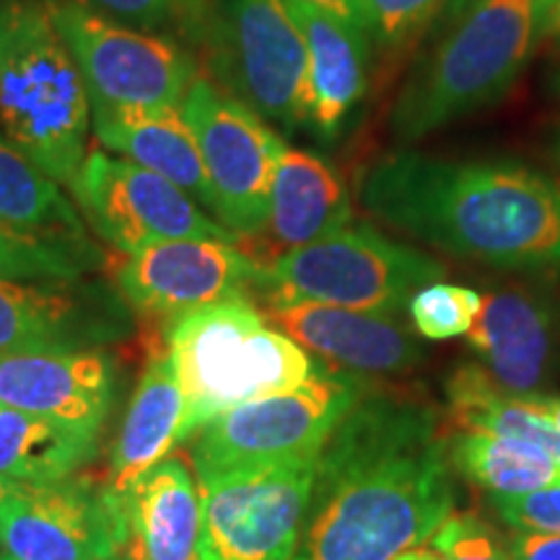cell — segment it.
<instances>
[{
    "mask_svg": "<svg viewBox=\"0 0 560 560\" xmlns=\"http://www.w3.org/2000/svg\"><path fill=\"white\" fill-rule=\"evenodd\" d=\"M454 499L436 410L366 389L322 446L291 560H395L431 540Z\"/></svg>",
    "mask_w": 560,
    "mask_h": 560,
    "instance_id": "1",
    "label": "cell"
},
{
    "mask_svg": "<svg viewBox=\"0 0 560 560\" xmlns=\"http://www.w3.org/2000/svg\"><path fill=\"white\" fill-rule=\"evenodd\" d=\"M359 198L382 223L454 257L560 265V187L516 161L395 151L363 172Z\"/></svg>",
    "mask_w": 560,
    "mask_h": 560,
    "instance_id": "2",
    "label": "cell"
},
{
    "mask_svg": "<svg viewBox=\"0 0 560 560\" xmlns=\"http://www.w3.org/2000/svg\"><path fill=\"white\" fill-rule=\"evenodd\" d=\"M439 39L397 91L389 130L412 143L506 96L537 47V0H450Z\"/></svg>",
    "mask_w": 560,
    "mask_h": 560,
    "instance_id": "3",
    "label": "cell"
},
{
    "mask_svg": "<svg viewBox=\"0 0 560 560\" xmlns=\"http://www.w3.org/2000/svg\"><path fill=\"white\" fill-rule=\"evenodd\" d=\"M91 102L50 0H0V132L70 185L86 159Z\"/></svg>",
    "mask_w": 560,
    "mask_h": 560,
    "instance_id": "4",
    "label": "cell"
},
{
    "mask_svg": "<svg viewBox=\"0 0 560 560\" xmlns=\"http://www.w3.org/2000/svg\"><path fill=\"white\" fill-rule=\"evenodd\" d=\"M166 355L185 397V441L231 408L299 387L317 369L247 296L174 319Z\"/></svg>",
    "mask_w": 560,
    "mask_h": 560,
    "instance_id": "5",
    "label": "cell"
},
{
    "mask_svg": "<svg viewBox=\"0 0 560 560\" xmlns=\"http://www.w3.org/2000/svg\"><path fill=\"white\" fill-rule=\"evenodd\" d=\"M441 278L444 265L431 255L361 223L262 265L257 291L265 306L310 301L395 317L412 293Z\"/></svg>",
    "mask_w": 560,
    "mask_h": 560,
    "instance_id": "6",
    "label": "cell"
},
{
    "mask_svg": "<svg viewBox=\"0 0 560 560\" xmlns=\"http://www.w3.org/2000/svg\"><path fill=\"white\" fill-rule=\"evenodd\" d=\"M366 389L363 376L317 361L299 387L257 397L202 425L192 436L195 475L202 480L240 467L317 457Z\"/></svg>",
    "mask_w": 560,
    "mask_h": 560,
    "instance_id": "7",
    "label": "cell"
},
{
    "mask_svg": "<svg viewBox=\"0 0 560 560\" xmlns=\"http://www.w3.org/2000/svg\"><path fill=\"white\" fill-rule=\"evenodd\" d=\"M206 34L231 96L283 130L310 128V55L285 0H221Z\"/></svg>",
    "mask_w": 560,
    "mask_h": 560,
    "instance_id": "8",
    "label": "cell"
},
{
    "mask_svg": "<svg viewBox=\"0 0 560 560\" xmlns=\"http://www.w3.org/2000/svg\"><path fill=\"white\" fill-rule=\"evenodd\" d=\"M182 115L198 143L213 219L236 240L260 236L285 140L255 109L200 75L187 91Z\"/></svg>",
    "mask_w": 560,
    "mask_h": 560,
    "instance_id": "9",
    "label": "cell"
},
{
    "mask_svg": "<svg viewBox=\"0 0 560 560\" xmlns=\"http://www.w3.org/2000/svg\"><path fill=\"white\" fill-rule=\"evenodd\" d=\"M50 11L86 81L91 109H182L198 66L177 39L132 30L86 0H50Z\"/></svg>",
    "mask_w": 560,
    "mask_h": 560,
    "instance_id": "10",
    "label": "cell"
},
{
    "mask_svg": "<svg viewBox=\"0 0 560 560\" xmlns=\"http://www.w3.org/2000/svg\"><path fill=\"white\" fill-rule=\"evenodd\" d=\"M317 457L240 467L198 480V560H291Z\"/></svg>",
    "mask_w": 560,
    "mask_h": 560,
    "instance_id": "11",
    "label": "cell"
},
{
    "mask_svg": "<svg viewBox=\"0 0 560 560\" xmlns=\"http://www.w3.org/2000/svg\"><path fill=\"white\" fill-rule=\"evenodd\" d=\"M70 187L102 240L128 255L170 240L240 242L174 182L107 149L86 153Z\"/></svg>",
    "mask_w": 560,
    "mask_h": 560,
    "instance_id": "12",
    "label": "cell"
},
{
    "mask_svg": "<svg viewBox=\"0 0 560 560\" xmlns=\"http://www.w3.org/2000/svg\"><path fill=\"white\" fill-rule=\"evenodd\" d=\"M262 265L236 242L170 240L136 252L117 268V291L132 310L185 317L257 289Z\"/></svg>",
    "mask_w": 560,
    "mask_h": 560,
    "instance_id": "13",
    "label": "cell"
},
{
    "mask_svg": "<svg viewBox=\"0 0 560 560\" xmlns=\"http://www.w3.org/2000/svg\"><path fill=\"white\" fill-rule=\"evenodd\" d=\"M120 291L91 280L0 278V355L102 348L128 335Z\"/></svg>",
    "mask_w": 560,
    "mask_h": 560,
    "instance_id": "14",
    "label": "cell"
},
{
    "mask_svg": "<svg viewBox=\"0 0 560 560\" xmlns=\"http://www.w3.org/2000/svg\"><path fill=\"white\" fill-rule=\"evenodd\" d=\"M0 552L13 560H115L117 514L86 480L30 486L0 509Z\"/></svg>",
    "mask_w": 560,
    "mask_h": 560,
    "instance_id": "15",
    "label": "cell"
},
{
    "mask_svg": "<svg viewBox=\"0 0 560 560\" xmlns=\"http://www.w3.org/2000/svg\"><path fill=\"white\" fill-rule=\"evenodd\" d=\"M115 361L102 348L0 355V402L96 433L115 402Z\"/></svg>",
    "mask_w": 560,
    "mask_h": 560,
    "instance_id": "16",
    "label": "cell"
},
{
    "mask_svg": "<svg viewBox=\"0 0 560 560\" xmlns=\"http://www.w3.org/2000/svg\"><path fill=\"white\" fill-rule=\"evenodd\" d=\"M268 319L304 350L359 376L402 374L423 361V348L395 317L327 304H276Z\"/></svg>",
    "mask_w": 560,
    "mask_h": 560,
    "instance_id": "17",
    "label": "cell"
},
{
    "mask_svg": "<svg viewBox=\"0 0 560 560\" xmlns=\"http://www.w3.org/2000/svg\"><path fill=\"white\" fill-rule=\"evenodd\" d=\"M467 342L488 374L516 397H540L556 371V314L540 293L501 289L482 296Z\"/></svg>",
    "mask_w": 560,
    "mask_h": 560,
    "instance_id": "18",
    "label": "cell"
},
{
    "mask_svg": "<svg viewBox=\"0 0 560 560\" xmlns=\"http://www.w3.org/2000/svg\"><path fill=\"white\" fill-rule=\"evenodd\" d=\"M112 509L115 560H198L200 490L185 459L159 462Z\"/></svg>",
    "mask_w": 560,
    "mask_h": 560,
    "instance_id": "19",
    "label": "cell"
},
{
    "mask_svg": "<svg viewBox=\"0 0 560 560\" xmlns=\"http://www.w3.org/2000/svg\"><path fill=\"white\" fill-rule=\"evenodd\" d=\"M285 3L310 55V128L322 138H335L366 96L369 34L304 3Z\"/></svg>",
    "mask_w": 560,
    "mask_h": 560,
    "instance_id": "20",
    "label": "cell"
},
{
    "mask_svg": "<svg viewBox=\"0 0 560 560\" xmlns=\"http://www.w3.org/2000/svg\"><path fill=\"white\" fill-rule=\"evenodd\" d=\"M350 219L353 206L348 187L330 161L285 145L272 179L268 223L262 231L278 255L338 234L350 226Z\"/></svg>",
    "mask_w": 560,
    "mask_h": 560,
    "instance_id": "21",
    "label": "cell"
},
{
    "mask_svg": "<svg viewBox=\"0 0 560 560\" xmlns=\"http://www.w3.org/2000/svg\"><path fill=\"white\" fill-rule=\"evenodd\" d=\"M91 130L107 151L174 182L198 206H210L198 143L179 107L91 109Z\"/></svg>",
    "mask_w": 560,
    "mask_h": 560,
    "instance_id": "22",
    "label": "cell"
},
{
    "mask_svg": "<svg viewBox=\"0 0 560 560\" xmlns=\"http://www.w3.org/2000/svg\"><path fill=\"white\" fill-rule=\"evenodd\" d=\"M179 441H185V397L170 355H159L140 376L112 450L109 480L104 486L112 506H117L145 472L170 457Z\"/></svg>",
    "mask_w": 560,
    "mask_h": 560,
    "instance_id": "23",
    "label": "cell"
},
{
    "mask_svg": "<svg viewBox=\"0 0 560 560\" xmlns=\"http://www.w3.org/2000/svg\"><path fill=\"white\" fill-rule=\"evenodd\" d=\"M446 410L454 431L522 439L542 446L560 462V429L537 397H516L501 387L486 366L467 363L446 382Z\"/></svg>",
    "mask_w": 560,
    "mask_h": 560,
    "instance_id": "24",
    "label": "cell"
},
{
    "mask_svg": "<svg viewBox=\"0 0 560 560\" xmlns=\"http://www.w3.org/2000/svg\"><path fill=\"white\" fill-rule=\"evenodd\" d=\"M96 454V433L0 402V475L24 486L73 478Z\"/></svg>",
    "mask_w": 560,
    "mask_h": 560,
    "instance_id": "25",
    "label": "cell"
},
{
    "mask_svg": "<svg viewBox=\"0 0 560 560\" xmlns=\"http://www.w3.org/2000/svg\"><path fill=\"white\" fill-rule=\"evenodd\" d=\"M446 450L454 470L490 495H527L560 486V462L532 441L454 431Z\"/></svg>",
    "mask_w": 560,
    "mask_h": 560,
    "instance_id": "26",
    "label": "cell"
},
{
    "mask_svg": "<svg viewBox=\"0 0 560 560\" xmlns=\"http://www.w3.org/2000/svg\"><path fill=\"white\" fill-rule=\"evenodd\" d=\"M0 221L34 231L86 234L81 213L34 161L0 132Z\"/></svg>",
    "mask_w": 560,
    "mask_h": 560,
    "instance_id": "27",
    "label": "cell"
},
{
    "mask_svg": "<svg viewBox=\"0 0 560 560\" xmlns=\"http://www.w3.org/2000/svg\"><path fill=\"white\" fill-rule=\"evenodd\" d=\"M100 265L102 252L86 234L34 231L0 221V278L81 280Z\"/></svg>",
    "mask_w": 560,
    "mask_h": 560,
    "instance_id": "28",
    "label": "cell"
},
{
    "mask_svg": "<svg viewBox=\"0 0 560 560\" xmlns=\"http://www.w3.org/2000/svg\"><path fill=\"white\" fill-rule=\"evenodd\" d=\"M482 306V296L467 285L433 280L408 299L412 327L429 340H452L472 330Z\"/></svg>",
    "mask_w": 560,
    "mask_h": 560,
    "instance_id": "29",
    "label": "cell"
},
{
    "mask_svg": "<svg viewBox=\"0 0 560 560\" xmlns=\"http://www.w3.org/2000/svg\"><path fill=\"white\" fill-rule=\"evenodd\" d=\"M96 11H104L132 30L200 37L208 30L206 0H86Z\"/></svg>",
    "mask_w": 560,
    "mask_h": 560,
    "instance_id": "30",
    "label": "cell"
},
{
    "mask_svg": "<svg viewBox=\"0 0 560 560\" xmlns=\"http://www.w3.org/2000/svg\"><path fill=\"white\" fill-rule=\"evenodd\" d=\"M450 0H363L366 34L382 50L397 52L408 47Z\"/></svg>",
    "mask_w": 560,
    "mask_h": 560,
    "instance_id": "31",
    "label": "cell"
},
{
    "mask_svg": "<svg viewBox=\"0 0 560 560\" xmlns=\"http://www.w3.org/2000/svg\"><path fill=\"white\" fill-rule=\"evenodd\" d=\"M431 545L446 560H514L509 542L480 516L452 514L433 532Z\"/></svg>",
    "mask_w": 560,
    "mask_h": 560,
    "instance_id": "32",
    "label": "cell"
},
{
    "mask_svg": "<svg viewBox=\"0 0 560 560\" xmlns=\"http://www.w3.org/2000/svg\"><path fill=\"white\" fill-rule=\"evenodd\" d=\"M495 514L511 529L560 535V486L527 495H490Z\"/></svg>",
    "mask_w": 560,
    "mask_h": 560,
    "instance_id": "33",
    "label": "cell"
},
{
    "mask_svg": "<svg viewBox=\"0 0 560 560\" xmlns=\"http://www.w3.org/2000/svg\"><path fill=\"white\" fill-rule=\"evenodd\" d=\"M506 542L514 560H560V535L511 529Z\"/></svg>",
    "mask_w": 560,
    "mask_h": 560,
    "instance_id": "34",
    "label": "cell"
},
{
    "mask_svg": "<svg viewBox=\"0 0 560 560\" xmlns=\"http://www.w3.org/2000/svg\"><path fill=\"white\" fill-rule=\"evenodd\" d=\"M293 3H304L310 9H317L322 13L338 16L346 24L359 26L366 32V13H363V0H293Z\"/></svg>",
    "mask_w": 560,
    "mask_h": 560,
    "instance_id": "35",
    "label": "cell"
},
{
    "mask_svg": "<svg viewBox=\"0 0 560 560\" xmlns=\"http://www.w3.org/2000/svg\"><path fill=\"white\" fill-rule=\"evenodd\" d=\"M560 50V0H537V45Z\"/></svg>",
    "mask_w": 560,
    "mask_h": 560,
    "instance_id": "36",
    "label": "cell"
},
{
    "mask_svg": "<svg viewBox=\"0 0 560 560\" xmlns=\"http://www.w3.org/2000/svg\"><path fill=\"white\" fill-rule=\"evenodd\" d=\"M26 488L30 486H24V482H16L11 478H3V475H0V509L9 506V503L16 499V495L24 493Z\"/></svg>",
    "mask_w": 560,
    "mask_h": 560,
    "instance_id": "37",
    "label": "cell"
},
{
    "mask_svg": "<svg viewBox=\"0 0 560 560\" xmlns=\"http://www.w3.org/2000/svg\"><path fill=\"white\" fill-rule=\"evenodd\" d=\"M395 560H446L441 552L433 548V545H418V548H410L397 556Z\"/></svg>",
    "mask_w": 560,
    "mask_h": 560,
    "instance_id": "38",
    "label": "cell"
},
{
    "mask_svg": "<svg viewBox=\"0 0 560 560\" xmlns=\"http://www.w3.org/2000/svg\"><path fill=\"white\" fill-rule=\"evenodd\" d=\"M537 400H540L545 412H548L552 423H556L560 429V397H537Z\"/></svg>",
    "mask_w": 560,
    "mask_h": 560,
    "instance_id": "39",
    "label": "cell"
},
{
    "mask_svg": "<svg viewBox=\"0 0 560 560\" xmlns=\"http://www.w3.org/2000/svg\"><path fill=\"white\" fill-rule=\"evenodd\" d=\"M550 91H552V94H556V96H560V68L556 70V73L550 75Z\"/></svg>",
    "mask_w": 560,
    "mask_h": 560,
    "instance_id": "40",
    "label": "cell"
},
{
    "mask_svg": "<svg viewBox=\"0 0 560 560\" xmlns=\"http://www.w3.org/2000/svg\"><path fill=\"white\" fill-rule=\"evenodd\" d=\"M556 151H558V159H560V136H558V143H556Z\"/></svg>",
    "mask_w": 560,
    "mask_h": 560,
    "instance_id": "41",
    "label": "cell"
},
{
    "mask_svg": "<svg viewBox=\"0 0 560 560\" xmlns=\"http://www.w3.org/2000/svg\"><path fill=\"white\" fill-rule=\"evenodd\" d=\"M0 560H13V558H9V556H3V552H0Z\"/></svg>",
    "mask_w": 560,
    "mask_h": 560,
    "instance_id": "42",
    "label": "cell"
}]
</instances>
